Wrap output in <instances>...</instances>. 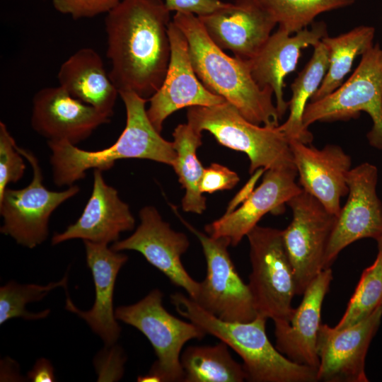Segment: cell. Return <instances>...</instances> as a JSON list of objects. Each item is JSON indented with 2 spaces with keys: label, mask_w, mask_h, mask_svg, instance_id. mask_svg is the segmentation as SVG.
<instances>
[{
  "label": "cell",
  "mask_w": 382,
  "mask_h": 382,
  "mask_svg": "<svg viewBox=\"0 0 382 382\" xmlns=\"http://www.w3.org/2000/svg\"><path fill=\"white\" fill-rule=\"evenodd\" d=\"M170 13L163 0H122L106 14L109 76L119 94L148 100L161 86L170 59Z\"/></svg>",
  "instance_id": "1"
},
{
  "label": "cell",
  "mask_w": 382,
  "mask_h": 382,
  "mask_svg": "<svg viewBox=\"0 0 382 382\" xmlns=\"http://www.w3.org/2000/svg\"><path fill=\"white\" fill-rule=\"evenodd\" d=\"M173 22L184 33L194 70L205 88L233 105L248 121L279 126V115L270 87L254 81L248 61L231 57L209 37L198 17L176 12Z\"/></svg>",
  "instance_id": "2"
},
{
  "label": "cell",
  "mask_w": 382,
  "mask_h": 382,
  "mask_svg": "<svg viewBox=\"0 0 382 382\" xmlns=\"http://www.w3.org/2000/svg\"><path fill=\"white\" fill-rule=\"evenodd\" d=\"M120 96L126 109V125L110 146L86 151L68 141H47L55 185L71 186L83 179L88 170H108L121 159H147L173 166L176 158L173 143L163 138L151 124L146 109L148 100L132 92Z\"/></svg>",
  "instance_id": "3"
},
{
  "label": "cell",
  "mask_w": 382,
  "mask_h": 382,
  "mask_svg": "<svg viewBox=\"0 0 382 382\" xmlns=\"http://www.w3.org/2000/svg\"><path fill=\"white\" fill-rule=\"evenodd\" d=\"M170 301L180 316L219 338L240 356L247 381H317L316 369L290 360L272 345L266 333V318L257 315L250 322H228L208 313L182 293L172 294Z\"/></svg>",
  "instance_id": "4"
},
{
  "label": "cell",
  "mask_w": 382,
  "mask_h": 382,
  "mask_svg": "<svg viewBox=\"0 0 382 382\" xmlns=\"http://www.w3.org/2000/svg\"><path fill=\"white\" fill-rule=\"evenodd\" d=\"M187 124L195 130L209 132L221 145L245 153L249 173L295 166L289 142L277 127L260 126L245 119L231 103L188 108Z\"/></svg>",
  "instance_id": "5"
},
{
  "label": "cell",
  "mask_w": 382,
  "mask_h": 382,
  "mask_svg": "<svg viewBox=\"0 0 382 382\" xmlns=\"http://www.w3.org/2000/svg\"><path fill=\"white\" fill-rule=\"evenodd\" d=\"M163 294L158 289L151 291L138 302L115 309L117 320L139 330L151 344L157 359L140 382L183 381L180 363L183 346L190 340H202L205 331L192 322L171 315L163 305Z\"/></svg>",
  "instance_id": "6"
},
{
  "label": "cell",
  "mask_w": 382,
  "mask_h": 382,
  "mask_svg": "<svg viewBox=\"0 0 382 382\" xmlns=\"http://www.w3.org/2000/svg\"><path fill=\"white\" fill-rule=\"evenodd\" d=\"M366 112L372 127L366 137L370 145L382 150V47L376 43L361 55L351 76L325 97L308 103L303 124L306 129L318 121L357 118Z\"/></svg>",
  "instance_id": "7"
},
{
  "label": "cell",
  "mask_w": 382,
  "mask_h": 382,
  "mask_svg": "<svg viewBox=\"0 0 382 382\" xmlns=\"http://www.w3.org/2000/svg\"><path fill=\"white\" fill-rule=\"evenodd\" d=\"M246 236L252 269L248 285L257 314L289 322L296 283L282 230L257 225Z\"/></svg>",
  "instance_id": "8"
},
{
  "label": "cell",
  "mask_w": 382,
  "mask_h": 382,
  "mask_svg": "<svg viewBox=\"0 0 382 382\" xmlns=\"http://www.w3.org/2000/svg\"><path fill=\"white\" fill-rule=\"evenodd\" d=\"M17 149L30 164L33 178L26 187L18 190L6 187L0 196V214L3 218L0 232L32 249L47 239L52 212L80 189L76 185L62 191L47 189L37 157L28 149L18 146Z\"/></svg>",
  "instance_id": "9"
},
{
  "label": "cell",
  "mask_w": 382,
  "mask_h": 382,
  "mask_svg": "<svg viewBox=\"0 0 382 382\" xmlns=\"http://www.w3.org/2000/svg\"><path fill=\"white\" fill-rule=\"evenodd\" d=\"M199 239L206 259L207 273L194 300L201 308L228 322H250L257 314L248 284L239 276L228 251L229 241L197 230L180 217Z\"/></svg>",
  "instance_id": "10"
},
{
  "label": "cell",
  "mask_w": 382,
  "mask_h": 382,
  "mask_svg": "<svg viewBox=\"0 0 382 382\" xmlns=\"http://www.w3.org/2000/svg\"><path fill=\"white\" fill-rule=\"evenodd\" d=\"M292 219L282 230L284 245L292 267L296 294L303 295L323 270L324 257L336 216L304 190L287 204Z\"/></svg>",
  "instance_id": "11"
},
{
  "label": "cell",
  "mask_w": 382,
  "mask_h": 382,
  "mask_svg": "<svg viewBox=\"0 0 382 382\" xmlns=\"http://www.w3.org/2000/svg\"><path fill=\"white\" fill-rule=\"evenodd\" d=\"M378 169L369 163L351 168L347 176L348 198L336 217L326 249L323 270L330 268L347 245L382 233V203L376 194Z\"/></svg>",
  "instance_id": "12"
},
{
  "label": "cell",
  "mask_w": 382,
  "mask_h": 382,
  "mask_svg": "<svg viewBox=\"0 0 382 382\" xmlns=\"http://www.w3.org/2000/svg\"><path fill=\"white\" fill-rule=\"evenodd\" d=\"M139 216L140 224L134 232L128 238L113 243L110 248L119 252H139L195 300L199 293V282L192 278L181 261L190 245L187 236L172 229L152 206L141 208Z\"/></svg>",
  "instance_id": "13"
},
{
  "label": "cell",
  "mask_w": 382,
  "mask_h": 382,
  "mask_svg": "<svg viewBox=\"0 0 382 382\" xmlns=\"http://www.w3.org/2000/svg\"><path fill=\"white\" fill-rule=\"evenodd\" d=\"M382 317V304L367 318L342 329L320 326L317 381L367 382L365 358Z\"/></svg>",
  "instance_id": "14"
},
{
  "label": "cell",
  "mask_w": 382,
  "mask_h": 382,
  "mask_svg": "<svg viewBox=\"0 0 382 382\" xmlns=\"http://www.w3.org/2000/svg\"><path fill=\"white\" fill-rule=\"evenodd\" d=\"M170 59L160 88L148 100L146 112L155 129L161 133L167 117L175 111L194 106H210L226 101L208 91L192 66L187 40L173 22L168 28Z\"/></svg>",
  "instance_id": "15"
},
{
  "label": "cell",
  "mask_w": 382,
  "mask_h": 382,
  "mask_svg": "<svg viewBox=\"0 0 382 382\" xmlns=\"http://www.w3.org/2000/svg\"><path fill=\"white\" fill-rule=\"evenodd\" d=\"M197 17L219 47L245 61L260 52L277 24L260 0H235Z\"/></svg>",
  "instance_id": "16"
},
{
  "label": "cell",
  "mask_w": 382,
  "mask_h": 382,
  "mask_svg": "<svg viewBox=\"0 0 382 382\" xmlns=\"http://www.w3.org/2000/svg\"><path fill=\"white\" fill-rule=\"evenodd\" d=\"M297 175L295 166L266 170L261 184L241 207L205 226L207 235L225 238L231 245H237L263 216L282 213L284 204L303 191L296 182Z\"/></svg>",
  "instance_id": "17"
},
{
  "label": "cell",
  "mask_w": 382,
  "mask_h": 382,
  "mask_svg": "<svg viewBox=\"0 0 382 382\" xmlns=\"http://www.w3.org/2000/svg\"><path fill=\"white\" fill-rule=\"evenodd\" d=\"M111 117L69 95L59 86L45 87L33 96L32 128L47 141L77 144Z\"/></svg>",
  "instance_id": "18"
},
{
  "label": "cell",
  "mask_w": 382,
  "mask_h": 382,
  "mask_svg": "<svg viewBox=\"0 0 382 382\" xmlns=\"http://www.w3.org/2000/svg\"><path fill=\"white\" fill-rule=\"evenodd\" d=\"M289 142L300 186L337 216L341 209V199L348 194L350 156L335 144L318 149L298 139H289Z\"/></svg>",
  "instance_id": "19"
},
{
  "label": "cell",
  "mask_w": 382,
  "mask_h": 382,
  "mask_svg": "<svg viewBox=\"0 0 382 382\" xmlns=\"http://www.w3.org/2000/svg\"><path fill=\"white\" fill-rule=\"evenodd\" d=\"M102 173L93 170V190L81 215L52 236V245L76 238L108 245L117 241L121 233L134 228L135 219L129 205L120 198L115 188L106 183Z\"/></svg>",
  "instance_id": "20"
},
{
  "label": "cell",
  "mask_w": 382,
  "mask_h": 382,
  "mask_svg": "<svg viewBox=\"0 0 382 382\" xmlns=\"http://www.w3.org/2000/svg\"><path fill=\"white\" fill-rule=\"evenodd\" d=\"M327 35V25L323 21L313 22L310 29L303 28L293 36L278 28L260 52L249 60L256 83L261 88L268 86L273 90L279 119L289 108V102L284 98L285 76L295 71L303 49L313 47Z\"/></svg>",
  "instance_id": "21"
},
{
  "label": "cell",
  "mask_w": 382,
  "mask_h": 382,
  "mask_svg": "<svg viewBox=\"0 0 382 382\" xmlns=\"http://www.w3.org/2000/svg\"><path fill=\"white\" fill-rule=\"evenodd\" d=\"M332 280L331 268L323 270L305 290L289 322L274 321L277 350L290 360L316 370L320 364L317 337L322 306Z\"/></svg>",
  "instance_id": "22"
},
{
  "label": "cell",
  "mask_w": 382,
  "mask_h": 382,
  "mask_svg": "<svg viewBox=\"0 0 382 382\" xmlns=\"http://www.w3.org/2000/svg\"><path fill=\"white\" fill-rule=\"evenodd\" d=\"M86 262L95 285V301L88 311L77 308L66 292L65 308L84 320L105 346L115 344L121 328L113 308V294L117 274L128 260L124 253L115 251L108 245L84 241Z\"/></svg>",
  "instance_id": "23"
},
{
  "label": "cell",
  "mask_w": 382,
  "mask_h": 382,
  "mask_svg": "<svg viewBox=\"0 0 382 382\" xmlns=\"http://www.w3.org/2000/svg\"><path fill=\"white\" fill-rule=\"evenodd\" d=\"M57 80L74 98L112 116L119 91L102 57L93 48H81L66 59L59 67Z\"/></svg>",
  "instance_id": "24"
},
{
  "label": "cell",
  "mask_w": 382,
  "mask_h": 382,
  "mask_svg": "<svg viewBox=\"0 0 382 382\" xmlns=\"http://www.w3.org/2000/svg\"><path fill=\"white\" fill-rule=\"evenodd\" d=\"M313 55L291 85L292 96L289 101V115L280 129L289 139L311 144L313 135L303 124V115L308 104L320 87L328 69L329 55L322 41L313 46Z\"/></svg>",
  "instance_id": "25"
},
{
  "label": "cell",
  "mask_w": 382,
  "mask_h": 382,
  "mask_svg": "<svg viewBox=\"0 0 382 382\" xmlns=\"http://www.w3.org/2000/svg\"><path fill=\"white\" fill-rule=\"evenodd\" d=\"M176 158L173 168L185 193L182 199L185 212L202 214L206 209V198L199 190L204 168L197 155L202 144V134L189 124H180L173 132Z\"/></svg>",
  "instance_id": "26"
},
{
  "label": "cell",
  "mask_w": 382,
  "mask_h": 382,
  "mask_svg": "<svg viewBox=\"0 0 382 382\" xmlns=\"http://www.w3.org/2000/svg\"><path fill=\"white\" fill-rule=\"evenodd\" d=\"M375 32L372 26L359 25L338 36L327 35L321 40L328 52L329 66L320 87L310 102L325 97L342 84L354 59L374 45Z\"/></svg>",
  "instance_id": "27"
},
{
  "label": "cell",
  "mask_w": 382,
  "mask_h": 382,
  "mask_svg": "<svg viewBox=\"0 0 382 382\" xmlns=\"http://www.w3.org/2000/svg\"><path fill=\"white\" fill-rule=\"evenodd\" d=\"M228 346L221 341L215 345L189 346L181 354L184 382H243V365L231 357Z\"/></svg>",
  "instance_id": "28"
},
{
  "label": "cell",
  "mask_w": 382,
  "mask_h": 382,
  "mask_svg": "<svg viewBox=\"0 0 382 382\" xmlns=\"http://www.w3.org/2000/svg\"><path fill=\"white\" fill-rule=\"evenodd\" d=\"M356 0H260L279 28L290 35L307 28L319 14L353 4Z\"/></svg>",
  "instance_id": "29"
},
{
  "label": "cell",
  "mask_w": 382,
  "mask_h": 382,
  "mask_svg": "<svg viewBox=\"0 0 382 382\" xmlns=\"http://www.w3.org/2000/svg\"><path fill=\"white\" fill-rule=\"evenodd\" d=\"M67 274L57 282L47 285L18 284L14 281L6 283L0 288V324L14 318L25 320H38L46 318L50 311L46 309L38 313H30L25 309L28 303L38 301L45 298L55 288H67Z\"/></svg>",
  "instance_id": "30"
},
{
  "label": "cell",
  "mask_w": 382,
  "mask_h": 382,
  "mask_svg": "<svg viewBox=\"0 0 382 382\" xmlns=\"http://www.w3.org/2000/svg\"><path fill=\"white\" fill-rule=\"evenodd\" d=\"M382 304V255L378 253L374 262L366 268L351 297L342 318L334 327L342 329L370 316Z\"/></svg>",
  "instance_id": "31"
},
{
  "label": "cell",
  "mask_w": 382,
  "mask_h": 382,
  "mask_svg": "<svg viewBox=\"0 0 382 382\" xmlns=\"http://www.w3.org/2000/svg\"><path fill=\"white\" fill-rule=\"evenodd\" d=\"M17 149L15 139L6 125L0 122V196L8 184L16 183L23 176L25 164Z\"/></svg>",
  "instance_id": "32"
},
{
  "label": "cell",
  "mask_w": 382,
  "mask_h": 382,
  "mask_svg": "<svg viewBox=\"0 0 382 382\" xmlns=\"http://www.w3.org/2000/svg\"><path fill=\"white\" fill-rule=\"evenodd\" d=\"M122 0H52L55 10L74 19L93 18L108 13Z\"/></svg>",
  "instance_id": "33"
},
{
  "label": "cell",
  "mask_w": 382,
  "mask_h": 382,
  "mask_svg": "<svg viewBox=\"0 0 382 382\" xmlns=\"http://www.w3.org/2000/svg\"><path fill=\"white\" fill-rule=\"evenodd\" d=\"M126 357L122 349L115 345L105 346L98 352L94 364L98 372V381H111L120 380L124 373V364Z\"/></svg>",
  "instance_id": "34"
},
{
  "label": "cell",
  "mask_w": 382,
  "mask_h": 382,
  "mask_svg": "<svg viewBox=\"0 0 382 382\" xmlns=\"http://www.w3.org/2000/svg\"><path fill=\"white\" fill-rule=\"evenodd\" d=\"M238 174L223 165L213 163L204 168L199 184L200 192L214 193L232 189L239 182Z\"/></svg>",
  "instance_id": "35"
},
{
  "label": "cell",
  "mask_w": 382,
  "mask_h": 382,
  "mask_svg": "<svg viewBox=\"0 0 382 382\" xmlns=\"http://www.w3.org/2000/svg\"><path fill=\"white\" fill-rule=\"evenodd\" d=\"M170 11L192 13L203 16L223 7L226 2L221 0H163Z\"/></svg>",
  "instance_id": "36"
},
{
  "label": "cell",
  "mask_w": 382,
  "mask_h": 382,
  "mask_svg": "<svg viewBox=\"0 0 382 382\" xmlns=\"http://www.w3.org/2000/svg\"><path fill=\"white\" fill-rule=\"evenodd\" d=\"M28 378L33 382L56 381L54 367L45 358L39 359L33 369L28 373Z\"/></svg>",
  "instance_id": "37"
},
{
  "label": "cell",
  "mask_w": 382,
  "mask_h": 382,
  "mask_svg": "<svg viewBox=\"0 0 382 382\" xmlns=\"http://www.w3.org/2000/svg\"><path fill=\"white\" fill-rule=\"evenodd\" d=\"M265 171L263 168H259L255 170L253 173L249 181L245 185V186L240 190L236 196L230 202L228 209L225 213H228L233 211L236 209V207L239 204H242L252 193L254 190V186L259 179V178L264 173Z\"/></svg>",
  "instance_id": "38"
},
{
  "label": "cell",
  "mask_w": 382,
  "mask_h": 382,
  "mask_svg": "<svg viewBox=\"0 0 382 382\" xmlns=\"http://www.w3.org/2000/svg\"><path fill=\"white\" fill-rule=\"evenodd\" d=\"M375 240L377 241L378 253L382 255V233Z\"/></svg>",
  "instance_id": "39"
}]
</instances>
